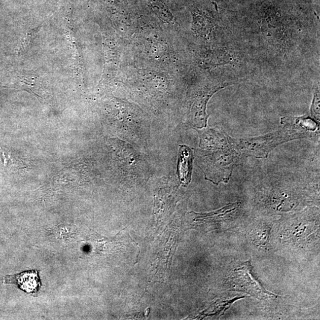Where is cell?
I'll list each match as a JSON object with an SVG mask.
<instances>
[{
  "instance_id": "8992f818",
  "label": "cell",
  "mask_w": 320,
  "mask_h": 320,
  "mask_svg": "<svg viewBox=\"0 0 320 320\" xmlns=\"http://www.w3.org/2000/svg\"><path fill=\"white\" fill-rule=\"evenodd\" d=\"M312 111L314 115L319 117V92H316L314 95V99L313 103Z\"/></svg>"
},
{
  "instance_id": "3957f363",
  "label": "cell",
  "mask_w": 320,
  "mask_h": 320,
  "mask_svg": "<svg viewBox=\"0 0 320 320\" xmlns=\"http://www.w3.org/2000/svg\"><path fill=\"white\" fill-rule=\"evenodd\" d=\"M4 283L16 284L23 291L27 293L36 292L41 286L39 274L35 270L6 276L4 279Z\"/></svg>"
},
{
  "instance_id": "6da1fadb",
  "label": "cell",
  "mask_w": 320,
  "mask_h": 320,
  "mask_svg": "<svg viewBox=\"0 0 320 320\" xmlns=\"http://www.w3.org/2000/svg\"><path fill=\"white\" fill-rule=\"evenodd\" d=\"M227 84L218 83L210 84L200 88L191 99L189 111V120L196 128L206 127L208 115L207 106L211 97L218 91L227 86Z\"/></svg>"
},
{
  "instance_id": "5b68a950",
  "label": "cell",
  "mask_w": 320,
  "mask_h": 320,
  "mask_svg": "<svg viewBox=\"0 0 320 320\" xmlns=\"http://www.w3.org/2000/svg\"><path fill=\"white\" fill-rule=\"evenodd\" d=\"M148 1L152 9L164 21L167 23H172L174 21V17L171 11L162 0H148Z\"/></svg>"
},
{
  "instance_id": "7a4b0ae2",
  "label": "cell",
  "mask_w": 320,
  "mask_h": 320,
  "mask_svg": "<svg viewBox=\"0 0 320 320\" xmlns=\"http://www.w3.org/2000/svg\"><path fill=\"white\" fill-rule=\"evenodd\" d=\"M207 158L204 167L205 178L218 183L220 181L227 182L234 164V158L230 155L214 153Z\"/></svg>"
},
{
  "instance_id": "277c9868",
  "label": "cell",
  "mask_w": 320,
  "mask_h": 320,
  "mask_svg": "<svg viewBox=\"0 0 320 320\" xmlns=\"http://www.w3.org/2000/svg\"><path fill=\"white\" fill-rule=\"evenodd\" d=\"M193 159L192 149L186 145H180L178 152V174L182 183H189L192 176Z\"/></svg>"
},
{
  "instance_id": "52a82bcc",
  "label": "cell",
  "mask_w": 320,
  "mask_h": 320,
  "mask_svg": "<svg viewBox=\"0 0 320 320\" xmlns=\"http://www.w3.org/2000/svg\"><path fill=\"white\" fill-rule=\"evenodd\" d=\"M300 1L311 2V0H300Z\"/></svg>"
}]
</instances>
